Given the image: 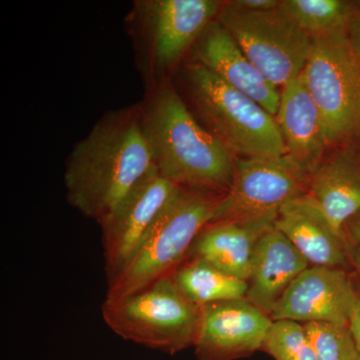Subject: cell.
<instances>
[{"instance_id":"1","label":"cell","mask_w":360,"mask_h":360,"mask_svg":"<svg viewBox=\"0 0 360 360\" xmlns=\"http://www.w3.org/2000/svg\"><path fill=\"white\" fill-rule=\"evenodd\" d=\"M153 167L139 105L110 111L71 151L66 200L101 224Z\"/></svg>"},{"instance_id":"2","label":"cell","mask_w":360,"mask_h":360,"mask_svg":"<svg viewBox=\"0 0 360 360\" xmlns=\"http://www.w3.org/2000/svg\"><path fill=\"white\" fill-rule=\"evenodd\" d=\"M139 108L153 162L165 179L186 188L229 191L236 158L198 122L172 80L148 89Z\"/></svg>"},{"instance_id":"3","label":"cell","mask_w":360,"mask_h":360,"mask_svg":"<svg viewBox=\"0 0 360 360\" xmlns=\"http://www.w3.org/2000/svg\"><path fill=\"white\" fill-rule=\"evenodd\" d=\"M221 196L181 187L161 212L136 255L108 281L105 300L118 302L172 276L188 258L198 234L212 222Z\"/></svg>"},{"instance_id":"4","label":"cell","mask_w":360,"mask_h":360,"mask_svg":"<svg viewBox=\"0 0 360 360\" xmlns=\"http://www.w3.org/2000/svg\"><path fill=\"white\" fill-rule=\"evenodd\" d=\"M184 82L201 124L236 158L286 155L276 116L243 92L232 89L205 66H184Z\"/></svg>"},{"instance_id":"5","label":"cell","mask_w":360,"mask_h":360,"mask_svg":"<svg viewBox=\"0 0 360 360\" xmlns=\"http://www.w3.org/2000/svg\"><path fill=\"white\" fill-rule=\"evenodd\" d=\"M221 4L217 0L134 1L125 22L148 89L170 80V72L217 20Z\"/></svg>"},{"instance_id":"6","label":"cell","mask_w":360,"mask_h":360,"mask_svg":"<svg viewBox=\"0 0 360 360\" xmlns=\"http://www.w3.org/2000/svg\"><path fill=\"white\" fill-rule=\"evenodd\" d=\"M101 314L122 340L174 355L193 347L201 307L182 292L172 274L118 302L104 300Z\"/></svg>"},{"instance_id":"7","label":"cell","mask_w":360,"mask_h":360,"mask_svg":"<svg viewBox=\"0 0 360 360\" xmlns=\"http://www.w3.org/2000/svg\"><path fill=\"white\" fill-rule=\"evenodd\" d=\"M302 75L321 111L329 146L347 144L359 134L360 63L347 30L312 39Z\"/></svg>"},{"instance_id":"8","label":"cell","mask_w":360,"mask_h":360,"mask_svg":"<svg viewBox=\"0 0 360 360\" xmlns=\"http://www.w3.org/2000/svg\"><path fill=\"white\" fill-rule=\"evenodd\" d=\"M217 20L277 89L302 75L312 37L278 7L250 11L222 1Z\"/></svg>"},{"instance_id":"9","label":"cell","mask_w":360,"mask_h":360,"mask_svg":"<svg viewBox=\"0 0 360 360\" xmlns=\"http://www.w3.org/2000/svg\"><path fill=\"white\" fill-rule=\"evenodd\" d=\"M309 177L288 155L236 158L233 180L222 194L212 222L278 213L307 193Z\"/></svg>"},{"instance_id":"10","label":"cell","mask_w":360,"mask_h":360,"mask_svg":"<svg viewBox=\"0 0 360 360\" xmlns=\"http://www.w3.org/2000/svg\"><path fill=\"white\" fill-rule=\"evenodd\" d=\"M180 188L165 179L155 165L99 224L108 281L129 264L161 212Z\"/></svg>"},{"instance_id":"11","label":"cell","mask_w":360,"mask_h":360,"mask_svg":"<svg viewBox=\"0 0 360 360\" xmlns=\"http://www.w3.org/2000/svg\"><path fill=\"white\" fill-rule=\"evenodd\" d=\"M271 317L246 298L201 307L194 341L198 360H236L262 350Z\"/></svg>"},{"instance_id":"12","label":"cell","mask_w":360,"mask_h":360,"mask_svg":"<svg viewBox=\"0 0 360 360\" xmlns=\"http://www.w3.org/2000/svg\"><path fill=\"white\" fill-rule=\"evenodd\" d=\"M357 286L345 269L309 266L293 281L272 312L274 321L349 326Z\"/></svg>"},{"instance_id":"13","label":"cell","mask_w":360,"mask_h":360,"mask_svg":"<svg viewBox=\"0 0 360 360\" xmlns=\"http://www.w3.org/2000/svg\"><path fill=\"white\" fill-rule=\"evenodd\" d=\"M194 63L205 66L232 89L243 92L276 116L281 90L274 86L246 56L229 32L214 20L193 49Z\"/></svg>"},{"instance_id":"14","label":"cell","mask_w":360,"mask_h":360,"mask_svg":"<svg viewBox=\"0 0 360 360\" xmlns=\"http://www.w3.org/2000/svg\"><path fill=\"white\" fill-rule=\"evenodd\" d=\"M277 214L208 224L194 241L189 257L200 258L224 274L248 281L258 241L276 226Z\"/></svg>"},{"instance_id":"15","label":"cell","mask_w":360,"mask_h":360,"mask_svg":"<svg viewBox=\"0 0 360 360\" xmlns=\"http://www.w3.org/2000/svg\"><path fill=\"white\" fill-rule=\"evenodd\" d=\"M276 120L286 155L311 175L324 160L329 144L321 111L302 75L281 89Z\"/></svg>"},{"instance_id":"16","label":"cell","mask_w":360,"mask_h":360,"mask_svg":"<svg viewBox=\"0 0 360 360\" xmlns=\"http://www.w3.org/2000/svg\"><path fill=\"white\" fill-rule=\"evenodd\" d=\"M307 194L335 231L345 238L347 222L360 212V153L357 149L343 144L324 158L310 175Z\"/></svg>"},{"instance_id":"17","label":"cell","mask_w":360,"mask_h":360,"mask_svg":"<svg viewBox=\"0 0 360 360\" xmlns=\"http://www.w3.org/2000/svg\"><path fill=\"white\" fill-rule=\"evenodd\" d=\"M310 264L276 226L258 241L245 298L271 316L285 291Z\"/></svg>"},{"instance_id":"18","label":"cell","mask_w":360,"mask_h":360,"mask_svg":"<svg viewBox=\"0 0 360 360\" xmlns=\"http://www.w3.org/2000/svg\"><path fill=\"white\" fill-rule=\"evenodd\" d=\"M276 227L310 266L345 269L350 265L347 239L335 231L307 194L279 210Z\"/></svg>"},{"instance_id":"19","label":"cell","mask_w":360,"mask_h":360,"mask_svg":"<svg viewBox=\"0 0 360 360\" xmlns=\"http://www.w3.org/2000/svg\"><path fill=\"white\" fill-rule=\"evenodd\" d=\"M182 292L198 307L245 298L248 283L224 274L205 260L189 257L174 274Z\"/></svg>"},{"instance_id":"20","label":"cell","mask_w":360,"mask_h":360,"mask_svg":"<svg viewBox=\"0 0 360 360\" xmlns=\"http://www.w3.org/2000/svg\"><path fill=\"white\" fill-rule=\"evenodd\" d=\"M354 2L343 0H281L278 8L314 37L347 30Z\"/></svg>"},{"instance_id":"21","label":"cell","mask_w":360,"mask_h":360,"mask_svg":"<svg viewBox=\"0 0 360 360\" xmlns=\"http://www.w3.org/2000/svg\"><path fill=\"white\" fill-rule=\"evenodd\" d=\"M319 360H360L356 340L349 326L303 324Z\"/></svg>"},{"instance_id":"22","label":"cell","mask_w":360,"mask_h":360,"mask_svg":"<svg viewBox=\"0 0 360 360\" xmlns=\"http://www.w3.org/2000/svg\"><path fill=\"white\" fill-rule=\"evenodd\" d=\"M262 350L276 360H319L303 324L274 321Z\"/></svg>"},{"instance_id":"23","label":"cell","mask_w":360,"mask_h":360,"mask_svg":"<svg viewBox=\"0 0 360 360\" xmlns=\"http://www.w3.org/2000/svg\"><path fill=\"white\" fill-rule=\"evenodd\" d=\"M347 34L360 63V2H354V9L347 25Z\"/></svg>"},{"instance_id":"24","label":"cell","mask_w":360,"mask_h":360,"mask_svg":"<svg viewBox=\"0 0 360 360\" xmlns=\"http://www.w3.org/2000/svg\"><path fill=\"white\" fill-rule=\"evenodd\" d=\"M231 4L239 8L250 11H271L278 7V0H232Z\"/></svg>"},{"instance_id":"25","label":"cell","mask_w":360,"mask_h":360,"mask_svg":"<svg viewBox=\"0 0 360 360\" xmlns=\"http://www.w3.org/2000/svg\"><path fill=\"white\" fill-rule=\"evenodd\" d=\"M345 234L347 243L360 246V212L347 222Z\"/></svg>"},{"instance_id":"26","label":"cell","mask_w":360,"mask_h":360,"mask_svg":"<svg viewBox=\"0 0 360 360\" xmlns=\"http://www.w3.org/2000/svg\"><path fill=\"white\" fill-rule=\"evenodd\" d=\"M349 326L352 328V333H354L360 352V288L359 286H357V296L356 300H355L354 311H352Z\"/></svg>"},{"instance_id":"27","label":"cell","mask_w":360,"mask_h":360,"mask_svg":"<svg viewBox=\"0 0 360 360\" xmlns=\"http://www.w3.org/2000/svg\"><path fill=\"white\" fill-rule=\"evenodd\" d=\"M348 257L350 265L355 269L360 277V246L348 243Z\"/></svg>"},{"instance_id":"28","label":"cell","mask_w":360,"mask_h":360,"mask_svg":"<svg viewBox=\"0 0 360 360\" xmlns=\"http://www.w3.org/2000/svg\"><path fill=\"white\" fill-rule=\"evenodd\" d=\"M359 132H360V129H359Z\"/></svg>"}]
</instances>
